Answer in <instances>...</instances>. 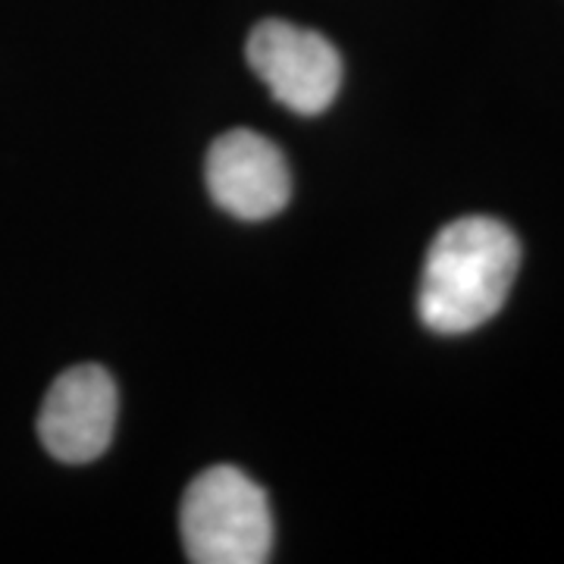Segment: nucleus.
I'll use <instances>...</instances> for the list:
<instances>
[{
	"label": "nucleus",
	"mask_w": 564,
	"mask_h": 564,
	"mask_svg": "<svg viewBox=\"0 0 564 564\" xmlns=\"http://www.w3.org/2000/svg\"><path fill=\"white\" fill-rule=\"evenodd\" d=\"M521 267L518 236L492 217H462L440 229L421 273L417 314L426 329L458 336L489 323Z\"/></svg>",
	"instance_id": "nucleus-1"
},
{
	"label": "nucleus",
	"mask_w": 564,
	"mask_h": 564,
	"mask_svg": "<svg viewBox=\"0 0 564 564\" xmlns=\"http://www.w3.org/2000/svg\"><path fill=\"white\" fill-rule=\"evenodd\" d=\"M120 392L98 364H79L61 373L41 404L39 436L51 458L88 464L101 458L113 440Z\"/></svg>",
	"instance_id": "nucleus-4"
},
{
	"label": "nucleus",
	"mask_w": 564,
	"mask_h": 564,
	"mask_svg": "<svg viewBox=\"0 0 564 564\" xmlns=\"http://www.w3.org/2000/svg\"><path fill=\"white\" fill-rule=\"evenodd\" d=\"M207 192L236 220L261 223L285 210L292 176L282 151L251 129H232L207 151Z\"/></svg>",
	"instance_id": "nucleus-5"
},
{
	"label": "nucleus",
	"mask_w": 564,
	"mask_h": 564,
	"mask_svg": "<svg viewBox=\"0 0 564 564\" xmlns=\"http://www.w3.org/2000/svg\"><path fill=\"white\" fill-rule=\"evenodd\" d=\"M245 54L270 95L299 117H317L339 95L343 57L314 29L263 20L251 29Z\"/></svg>",
	"instance_id": "nucleus-3"
},
{
	"label": "nucleus",
	"mask_w": 564,
	"mask_h": 564,
	"mask_svg": "<svg viewBox=\"0 0 564 564\" xmlns=\"http://www.w3.org/2000/svg\"><path fill=\"white\" fill-rule=\"evenodd\" d=\"M180 533L188 562L263 564L273 552V511L248 474L220 464L185 489Z\"/></svg>",
	"instance_id": "nucleus-2"
}]
</instances>
